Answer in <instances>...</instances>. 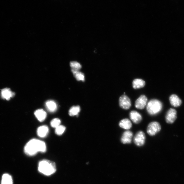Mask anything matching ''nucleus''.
I'll return each mask as SVG.
<instances>
[{
  "instance_id": "f257e3e1",
  "label": "nucleus",
  "mask_w": 184,
  "mask_h": 184,
  "mask_svg": "<svg viewBox=\"0 0 184 184\" xmlns=\"http://www.w3.org/2000/svg\"><path fill=\"white\" fill-rule=\"evenodd\" d=\"M46 146L44 142L36 139L31 140L25 146L26 154L30 156L35 155L37 152H44L46 151Z\"/></svg>"
},
{
  "instance_id": "f03ea898",
  "label": "nucleus",
  "mask_w": 184,
  "mask_h": 184,
  "mask_svg": "<svg viewBox=\"0 0 184 184\" xmlns=\"http://www.w3.org/2000/svg\"><path fill=\"white\" fill-rule=\"evenodd\" d=\"M38 170L44 175L50 176L56 171V164L49 160H42L39 163Z\"/></svg>"
},
{
  "instance_id": "7ed1b4c3",
  "label": "nucleus",
  "mask_w": 184,
  "mask_h": 184,
  "mask_svg": "<svg viewBox=\"0 0 184 184\" xmlns=\"http://www.w3.org/2000/svg\"><path fill=\"white\" fill-rule=\"evenodd\" d=\"M162 102L156 99L149 101L146 105V109L148 113L152 116L159 113L162 111Z\"/></svg>"
},
{
  "instance_id": "20e7f679",
  "label": "nucleus",
  "mask_w": 184,
  "mask_h": 184,
  "mask_svg": "<svg viewBox=\"0 0 184 184\" xmlns=\"http://www.w3.org/2000/svg\"><path fill=\"white\" fill-rule=\"evenodd\" d=\"M161 125L156 121L152 122L148 125L147 129L148 134L150 136L156 135L161 130Z\"/></svg>"
},
{
  "instance_id": "39448f33",
  "label": "nucleus",
  "mask_w": 184,
  "mask_h": 184,
  "mask_svg": "<svg viewBox=\"0 0 184 184\" xmlns=\"http://www.w3.org/2000/svg\"><path fill=\"white\" fill-rule=\"evenodd\" d=\"M146 136L145 133L142 131H139L136 133L134 139V144L138 146L144 145L145 142Z\"/></svg>"
},
{
  "instance_id": "423d86ee",
  "label": "nucleus",
  "mask_w": 184,
  "mask_h": 184,
  "mask_svg": "<svg viewBox=\"0 0 184 184\" xmlns=\"http://www.w3.org/2000/svg\"><path fill=\"white\" fill-rule=\"evenodd\" d=\"M119 105L121 108L127 110L131 106L130 99L125 94L122 95L119 99Z\"/></svg>"
},
{
  "instance_id": "0eeeda50",
  "label": "nucleus",
  "mask_w": 184,
  "mask_h": 184,
  "mask_svg": "<svg viewBox=\"0 0 184 184\" xmlns=\"http://www.w3.org/2000/svg\"><path fill=\"white\" fill-rule=\"evenodd\" d=\"M148 99L146 95H142L135 102V106L136 108L142 110L147 103Z\"/></svg>"
},
{
  "instance_id": "6e6552de",
  "label": "nucleus",
  "mask_w": 184,
  "mask_h": 184,
  "mask_svg": "<svg viewBox=\"0 0 184 184\" xmlns=\"http://www.w3.org/2000/svg\"><path fill=\"white\" fill-rule=\"evenodd\" d=\"M177 117V112L174 109L170 108L167 112L166 116V121L167 123L171 124L176 120Z\"/></svg>"
},
{
  "instance_id": "1a4fd4ad",
  "label": "nucleus",
  "mask_w": 184,
  "mask_h": 184,
  "mask_svg": "<svg viewBox=\"0 0 184 184\" xmlns=\"http://www.w3.org/2000/svg\"><path fill=\"white\" fill-rule=\"evenodd\" d=\"M133 136L132 132L130 131H125L123 134L121 138V142L123 144H130Z\"/></svg>"
},
{
  "instance_id": "9d476101",
  "label": "nucleus",
  "mask_w": 184,
  "mask_h": 184,
  "mask_svg": "<svg viewBox=\"0 0 184 184\" xmlns=\"http://www.w3.org/2000/svg\"><path fill=\"white\" fill-rule=\"evenodd\" d=\"M129 118L135 124L140 123L142 120L141 115L137 111H133L129 114Z\"/></svg>"
},
{
  "instance_id": "9b49d317",
  "label": "nucleus",
  "mask_w": 184,
  "mask_h": 184,
  "mask_svg": "<svg viewBox=\"0 0 184 184\" xmlns=\"http://www.w3.org/2000/svg\"><path fill=\"white\" fill-rule=\"evenodd\" d=\"M170 104L175 107H179L182 104L181 100L176 94H173L169 97Z\"/></svg>"
},
{
  "instance_id": "f8f14e48",
  "label": "nucleus",
  "mask_w": 184,
  "mask_h": 184,
  "mask_svg": "<svg viewBox=\"0 0 184 184\" xmlns=\"http://www.w3.org/2000/svg\"><path fill=\"white\" fill-rule=\"evenodd\" d=\"M49 129L46 125L40 126L37 129V135L40 138H44L46 137L48 134Z\"/></svg>"
},
{
  "instance_id": "ddd939ff",
  "label": "nucleus",
  "mask_w": 184,
  "mask_h": 184,
  "mask_svg": "<svg viewBox=\"0 0 184 184\" xmlns=\"http://www.w3.org/2000/svg\"><path fill=\"white\" fill-rule=\"evenodd\" d=\"M119 125L120 128L125 129H130L132 127L131 121L128 118L122 119L119 122Z\"/></svg>"
},
{
  "instance_id": "4468645a",
  "label": "nucleus",
  "mask_w": 184,
  "mask_h": 184,
  "mask_svg": "<svg viewBox=\"0 0 184 184\" xmlns=\"http://www.w3.org/2000/svg\"><path fill=\"white\" fill-rule=\"evenodd\" d=\"M36 117L40 121L44 120L46 117V113L42 109H39L36 111L35 112Z\"/></svg>"
},
{
  "instance_id": "2eb2a0df",
  "label": "nucleus",
  "mask_w": 184,
  "mask_h": 184,
  "mask_svg": "<svg viewBox=\"0 0 184 184\" xmlns=\"http://www.w3.org/2000/svg\"><path fill=\"white\" fill-rule=\"evenodd\" d=\"M46 106L48 111L50 112H55L57 107L56 102L53 100H49L46 103Z\"/></svg>"
},
{
  "instance_id": "dca6fc26",
  "label": "nucleus",
  "mask_w": 184,
  "mask_h": 184,
  "mask_svg": "<svg viewBox=\"0 0 184 184\" xmlns=\"http://www.w3.org/2000/svg\"><path fill=\"white\" fill-rule=\"evenodd\" d=\"M2 97L7 100H9L14 95V93L9 89L5 88L1 91Z\"/></svg>"
},
{
  "instance_id": "f3484780",
  "label": "nucleus",
  "mask_w": 184,
  "mask_h": 184,
  "mask_svg": "<svg viewBox=\"0 0 184 184\" xmlns=\"http://www.w3.org/2000/svg\"><path fill=\"white\" fill-rule=\"evenodd\" d=\"M132 85L133 88L138 89L144 87L145 85V82L141 79H136L133 81Z\"/></svg>"
},
{
  "instance_id": "a211bd4d",
  "label": "nucleus",
  "mask_w": 184,
  "mask_h": 184,
  "mask_svg": "<svg viewBox=\"0 0 184 184\" xmlns=\"http://www.w3.org/2000/svg\"><path fill=\"white\" fill-rule=\"evenodd\" d=\"M2 184H13L12 177L7 173L4 174L2 176Z\"/></svg>"
},
{
  "instance_id": "6ab92c4d",
  "label": "nucleus",
  "mask_w": 184,
  "mask_h": 184,
  "mask_svg": "<svg viewBox=\"0 0 184 184\" xmlns=\"http://www.w3.org/2000/svg\"><path fill=\"white\" fill-rule=\"evenodd\" d=\"M72 71L73 74L74 76L76 79L78 81H84L85 80V76L84 74L79 71V70L72 69Z\"/></svg>"
},
{
  "instance_id": "aec40b11",
  "label": "nucleus",
  "mask_w": 184,
  "mask_h": 184,
  "mask_svg": "<svg viewBox=\"0 0 184 184\" xmlns=\"http://www.w3.org/2000/svg\"><path fill=\"white\" fill-rule=\"evenodd\" d=\"M80 111L79 106H74L72 107L69 111V114L71 116H74L78 115Z\"/></svg>"
},
{
  "instance_id": "412c9836",
  "label": "nucleus",
  "mask_w": 184,
  "mask_h": 184,
  "mask_svg": "<svg viewBox=\"0 0 184 184\" xmlns=\"http://www.w3.org/2000/svg\"><path fill=\"white\" fill-rule=\"evenodd\" d=\"M70 65L73 70H79L81 68V64L77 61H72L71 62Z\"/></svg>"
},
{
  "instance_id": "4be33fe9",
  "label": "nucleus",
  "mask_w": 184,
  "mask_h": 184,
  "mask_svg": "<svg viewBox=\"0 0 184 184\" xmlns=\"http://www.w3.org/2000/svg\"><path fill=\"white\" fill-rule=\"evenodd\" d=\"M66 128L64 126L60 125L59 127L55 128V132L56 134L60 135L63 134Z\"/></svg>"
},
{
  "instance_id": "5701e85b",
  "label": "nucleus",
  "mask_w": 184,
  "mask_h": 184,
  "mask_svg": "<svg viewBox=\"0 0 184 184\" xmlns=\"http://www.w3.org/2000/svg\"><path fill=\"white\" fill-rule=\"evenodd\" d=\"M61 121L59 119L55 118L50 122V125L54 128H56L60 125Z\"/></svg>"
}]
</instances>
